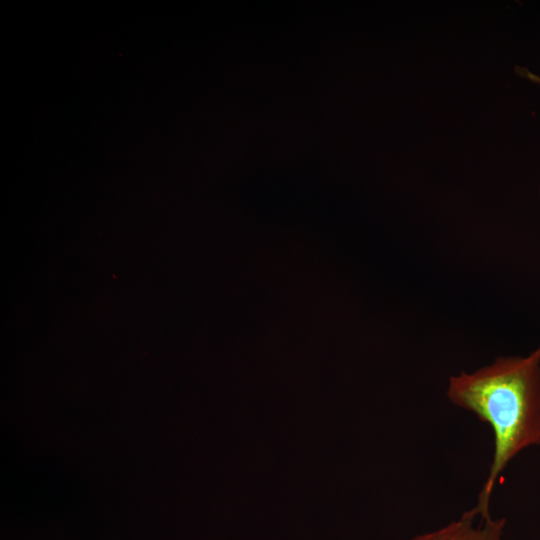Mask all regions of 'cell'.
Here are the masks:
<instances>
[{
  "label": "cell",
  "instance_id": "cell-2",
  "mask_svg": "<svg viewBox=\"0 0 540 540\" xmlns=\"http://www.w3.org/2000/svg\"><path fill=\"white\" fill-rule=\"evenodd\" d=\"M477 517L479 516L472 508L457 520L437 530L416 535L411 540H502L505 518L492 519L489 516L476 525Z\"/></svg>",
  "mask_w": 540,
  "mask_h": 540
},
{
  "label": "cell",
  "instance_id": "cell-1",
  "mask_svg": "<svg viewBox=\"0 0 540 540\" xmlns=\"http://www.w3.org/2000/svg\"><path fill=\"white\" fill-rule=\"evenodd\" d=\"M446 395L488 424L494 435L489 473L473 507L484 520L500 474L522 450L540 445V346L527 356L498 357L471 373L451 376Z\"/></svg>",
  "mask_w": 540,
  "mask_h": 540
}]
</instances>
